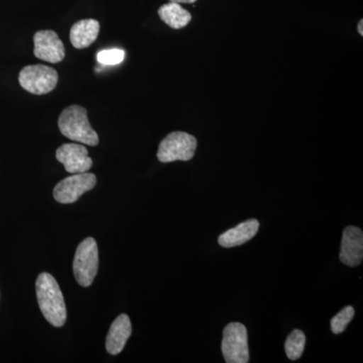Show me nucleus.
Here are the masks:
<instances>
[{
    "label": "nucleus",
    "instance_id": "12",
    "mask_svg": "<svg viewBox=\"0 0 363 363\" xmlns=\"http://www.w3.org/2000/svg\"><path fill=\"white\" fill-rule=\"evenodd\" d=\"M259 228V222L257 219H250L221 234L218 238V243L222 247H240L255 238Z\"/></svg>",
    "mask_w": 363,
    "mask_h": 363
},
{
    "label": "nucleus",
    "instance_id": "3",
    "mask_svg": "<svg viewBox=\"0 0 363 363\" xmlns=\"http://www.w3.org/2000/svg\"><path fill=\"white\" fill-rule=\"evenodd\" d=\"M197 140L184 131H174L162 140L157 150V160L161 162H187L195 156Z\"/></svg>",
    "mask_w": 363,
    "mask_h": 363
},
{
    "label": "nucleus",
    "instance_id": "7",
    "mask_svg": "<svg viewBox=\"0 0 363 363\" xmlns=\"http://www.w3.org/2000/svg\"><path fill=\"white\" fill-rule=\"evenodd\" d=\"M97 178L94 174H73L59 182L54 189V198L61 204H72L78 201L79 198L96 186Z\"/></svg>",
    "mask_w": 363,
    "mask_h": 363
},
{
    "label": "nucleus",
    "instance_id": "19",
    "mask_svg": "<svg viewBox=\"0 0 363 363\" xmlns=\"http://www.w3.org/2000/svg\"><path fill=\"white\" fill-rule=\"evenodd\" d=\"M363 21H359V23H358V26H357V30H358V33H360V35H363Z\"/></svg>",
    "mask_w": 363,
    "mask_h": 363
},
{
    "label": "nucleus",
    "instance_id": "15",
    "mask_svg": "<svg viewBox=\"0 0 363 363\" xmlns=\"http://www.w3.org/2000/svg\"><path fill=\"white\" fill-rule=\"evenodd\" d=\"M306 336L303 331L295 329L286 338L285 350L286 357L291 360H297L304 352Z\"/></svg>",
    "mask_w": 363,
    "mask_h": 363
},
{
    "label": "nucleus",
    "instance_id": "13",
    "mask_svg": "<svg viewBox=\"0 0 363 363\" xmlns=\"http://www.w3.org/2000/svg\"><path fill=\"white\" fill-rule=\"evenodd\" d=\"M99 32V21L92 18L79 21L71 28V44L75 49H86L97 40Z\"/></svg>",
    "mask_w": 363,
    "mask_h": 363
},
{
    "label": "nucleus",
    "instance_id": "18",
    "mask_svg": "<svg viewBox=\"0 0 363 363\" xmlns=\"http://www.w3.org/2000/svg\"><path fill=\"white\" fill-rule=\"evenodd\" d=\"M171 2H176V4H194L197 0H169Z\"/></svg>",
    "mask_w": 363,
    "mask_h": 363
},
{
    "label": "nucleus",
    "instance_id": "17",
    "mask_svg": "<svg viewBox=\"0 0 363 363\" xmlns=\"http://www.w3.org/2000/svg\"><path fill=\"white\" fill-rule=\"evenodd\" d=\"M125 52L121 49L104 50L97 54L98 63L104 66L118 65L123 61Z\"/></svg>",
    "mask_w": 363,
    "mask_h": 363
},
{
    "label": "nucleus",
    "instance_id": "16",
    "mask_svg": "<svg viewBox=\"0 0 363 363\" xmlns=\"http://www.w3.org/2000/svg\"><path fill=\"white\" fill-rule=\"evenodd\" d=\"M354 308L346 306L336 316L332 318L331 330L334 334H340L345 331L346 327L354 317Z\"/></svg>",
    "mask_w": 363,
    "mask_h": 363
},
{
    "label": "nucleus",
    "instance_id": "1",
    "mask_svg": "<svg viewBox=\"0 0 363 363\" xmlns=\"http://www.w3.org/2000/svg\"><path fill=\"white\" fill-rule=\"evenodd\" d=\"M38 303L45 320L54 327L66 323L67 309L59 284L52 274L42 272L35 281Z\"/></svg>",
    "mask_w": 363,
    "mask_h": 363
},
{
    "label": "nucleus",
    "instance_id": "10",
    "mask_svg": "<svg viewBox=\"0 0 363 363\" xmlns=\"http://www.w3.org/2000/svg\"><path fill=\"white\" fill-rule=\"evenodd\" d=\"M339 257L341 262L348 267H354L362 264L363 259L362 229L355 226H347L344 229Z\"/></svg>",
    "mask_w": 363,
    "mask_h": 363
},
{
    "label": "nucleus",
    "instance_id": "11",
    "mask_svg": "<svg viewBox=\"0 0 363 363\" xmlns=\"http://www.w3.org/2000/svg\"><path fill=\"white\" fill-rule=\"evenodd\" d=\"M131 322L125 314L119 315L111 324L106 337V350L109 354L117 355L123 350L124 346L130 337Z\"/></svg>",
    "mask_w": 363,
    "mask_h": 363
},
{
    "label": "nucleus",
    "instance_id": "6",
    "mask_svg": "<svg viewBox=\"0 0 363 363\" xmlns=\"http://www.w3.org/2000/svg\"><path fill=\"white\" fill-rule=\"evenodd\" d=\"M58 72L45 65L26 66L20 72L18 82L21 87L35 95L52 92L58 84Z\"/></svg>",
    "mask_w": 363,
    "mask_h": 363
},
{
    "label": "nucleus",
    "instance_id": "9",
    "mask_svg": "<svg viewBox=\"0 0 363 363\" xmlns=\"http://www.w3.org/2000/svg\"><path fill=\"white\" fill-rule=\"evenodd\" d=\"M56 157L70 174L86 173L92 168V159L88 156V150L83 145H62L57 150Z\"/></svg>",
    "mask_w": 363,
    "mask_h": 363
},
{
    "label": "nucleus",
    "instance_id": "14",
    "mask_svg": "<svg viewBox=\"0 0 363 363\" xmlns=\"http://www.w3.org/2000/svg\"><path fill=\"white\" fill-rule=\"evenodd\" d=\"M157 13L161 20L174 30H181L192 21L191 13L183 9L180 4H176V2L164 4L160 7Z\"/></svg>",
    "mask_w": 363,
    "mask_h": 363
},
{
    "label": "nucleus",
    "instance_id": "5",
    "mask_svg": "<svg viewBox=\"0 0 363 363\" xmlns=\"http://www.w3.org/2000/svg\"><path fill=\"white\" fill-rule=\"evenodd\" d=\"M221 350L227 363L250 362L247 327L238 322L227 325L223 331Z\"/></svg>",
    "mask_w": 363,
    "mask_h": 363
},
{
    "label": "nucleus",
    "instance_id": "4",
    "mask_svg": "<svg viewBox=\"0 0 363 363\" xmlns=\"http://www.w3.org/2000/svg\"><path fill=\"white\" fill-rule=\"evenodd\" d=\"M99 266V255L94 238H87L79 245L73 262L74 276L79 285H92Z\"/></svg>",
    "mask_w": 363,
    "mask_h": 363
},
{
    "label": "nucleus",
    "instance_id": "8",
    "mask_svg": "<svg viewBox=\"0 0 363 363\" xmlns=\"http://www.w3.org/2000/svg\"><path fill=\"white\" fill-rule=\"evenodd\" d=\"M33 55L38 59L57 64L65 59V47L54 30H39L33 35Z\"/></svg>",
    "mask_w": 363,
    "mask_h": 363
},
{
    "label": "nucleus",
    "instance_id": "2",
    "mask_svg": "<svg viewBox=\"0 0 363 363\" xmlns=\"http://www.w3.org/2000/svg\"><path fill=\"white\" fill-rule=\"evenodd\" d=\"M59 130L69 140L96 147L99 136L91 128L87 111L80 105H71L62 112L58 121Z\"/></svg>",
    "mask_w": 363,
    "mask_h": 363
}]
</instances>
